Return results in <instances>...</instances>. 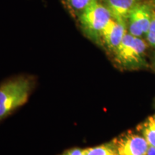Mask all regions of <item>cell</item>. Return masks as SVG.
<instances>
[{"mask_svg": "<svg viewBox=\"0 0 155 155\" xmlns=\"http://www.w3.org/2000/svg\"><path fill=\"white\" fill-rule=\"evenodd\" d=\"M96 0H66L68 5L78 14Z\"/></svg>", "mask_w": 155, "mask_h": 155, "instance_id": "obj_10", "label": "cell"}, {"mask_svg": "<svg viewBox=\"0 0 155 155\" xmlns=\"http://www.w3.org/2000/svg\"><path fill=\"white\" fill-rule=\"evenodd\" d=\"M147 155H155V147L150 146Z\"/></svg>", "mask_w": 155, "mask_h": 155, "instance_id": "obj_13", "label": "cell"}, {"mask_svg": "<svg viewBox=\"0 0 155 155\" xmlns=\"http://www.w3.org/2000/svg\"><path fill=\"white\" fill-rule=\"evenodd\" d=\"M109 11L112 18L127 23V19L134 9L141 0H102Z\"/></svg>", "mask_w": 155, "mask_h": 155, "instance_id": "obj_7", "label": "cell"}, {"mask_svg": "<svg viewBox=\"0 0 155 155\" xmlns=\"http://www.w3.org/2000/svg\"><path fill=\"white\" fill-rule=\"evenodd\" d=\"M64 155H65V154H64Z\"/></svg>", "mask_w": 155, "mask_h": 155, "instance_id": "obj_16", "label": "cell"}, {"mask_svg": "<svg viewBox=\"0 0 155 155\" xmlns=\"http://www.w3.org/2000/svg\"><path fill=\"white\" fill-rule=\"evenodd\" d=\"M154 65H155V61H154Z\"/></svg>", "mask_w": 155, "mask_h": 155, "instance_id": "obj_15", "label": "cell"}, {"mask_svg": "<svg viewBox=\"0 0 155 155\" xmlns=\"http://www.w3.org/2000/svg\"><path fill=\"white\" fill-rule=\"evenodd\" d=\"M111 18L108 9L98 0L78 14L79 23L83 32L96 42H101L102 31Z\"/></svg>", "mask_w": 155, "mask_h": 155, "instance_id": "obj_3", "label": "cell"}, {"mask_svg": "<svg viewBox=\"0 0 155 155\" xmlns=\"http://www.w3.org/2000/svg\"><path fill=\"white\" fill-rule=\"evenodd\" d=\"M152 2H153V4H154V6L155 7V0H152Z\"/></svg>", "mask_w": 155, "mask_h": 155, "instance_id": "obj_14", "label": "cell"}, {"mask_svg": "<svg viewBox=\"0 0 155 155\" xmlns=\"http://www.w3.org/2000/svg\"><path fill=\"white\" fill-rule=\"evenodd\" d=\"M152 11L153 9L149 4L142 2L139 3L127 19L128 32L137 38L146 35L152 20Z\"/></svg>", "mask_w": 155, "mask_h": 155, "instance_id": "obj_4", "label": "cell"}, {"mask_svg": "<svg viewBox=\"0 0 155 155\" xmlns=\"http://www.w3.org/2000/svg\"><path fill=\"white\" fill-rule=\"evenodd\" d=\"M146 38L148 43L151 46L155 48V10L153 9L152 20H151L150 26L148 32L146 34Z\"/></svg>", "mask_w": 155, "mask_h": 155, "instance_id": "obj_11", "label": "cell"}, {"mask_svg": "<svg viewBox=\"0 0 155 155\" xmlns=\"http://www.w3.org/2000/svg\"><path fill=\"white\" fill-rule=\"evenodd\" d=\"M127 32V23L111 18L102 31L101 42L114 53Z\"/></svg>", "mask_w": 155, "mask_h": 155, "instance_id": "obj_6", "label": "cell"}, {"mask_svg": "<svg viewBox=\"0 0 155 155\" xmlns=\"http://www.w3.org/2000/svg\"><path fill=\"white\" fill-rule=\"evenodd\" d=\"M65 155H85V150L79 148H73L68 151Z\"/></svg>", "mask_w": 155, "mask_h": 155, "instance_id": "obj_12", "label": "cell"}, {"mask_svg": "<svg viewBox=\"0 0 155 155\" xmlns=\"http://www.w3.org/2000/svg\"><path fill=\"white\" fill-rule=\"evenodd\" d=\"M34 83L29 76L12 77L0 83V122L27 102Z\"/></svg>", "mask_w": 155, "mask_h": 155, "instance_id": "obj_1", "label": "cell"}, {"mask_svg": "<svg viewBox=\"0 0 155 155\" xmlns=\"http://www.w3.org/2000/svg\"><path fill=\"white\" fill-rule=\"evenodd\" d=\"M150 147H155V114L147 117L137 127Z\"/></svg>", "mask_w": 155, "mask_h": 155, "instance_id": "obj_8", "label": "cell"}, {"mask_svg": "<svg viewBox=\"0 0 155 155\" xmlns=\"http://www.w3.org/2000/svg\"><path fill=\"white\" fill-rule=\"evenodd\" d=\"M85 155H118L113 145L103 144L86 149Z\"/></svg>", "mask_w": 155, "mask_h": 155, "instance_id": "obj_9", "label": "cell"}, {"mask_svg": "<svg viewBox=\"0 0 155 155\" xmlns=\"http://www.w3.org/2000/svg\"><path fill=\"white\" fill-rule=\"evenodd\" d=\"M118 155H147L150 145L143 136L133 132L126 133L114 141Z\"/></svg>", "mask_w": 155, "mask_h": 155, "instance_id": "obj_5", "label": "cell"}, {"mask_svg": "<svg viewBox=\"0 0 155 155\" xmlns=\"http://www.w3.org/2000/svg\"><path fill=\"white\" fill-rule=\"evenodd\" d=\"M146 50L147 44L141 38H137L127 32L114 51V59L124 68H141L147 65Z\"/></svg>", "mask_w": 155, "mask_h": 155, "instance_id": "obj_2", "label": "cell"}]
</instances>
